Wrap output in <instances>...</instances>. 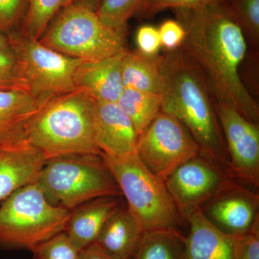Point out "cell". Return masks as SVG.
I'll use <instances>...</instances> for the list:
<instances>
[{
  "mask_svg": "<svg viewBox=\"0 0 259 259\" xmlns=\"http://www.w3.org/2000/svg\"><path fill=\"white\" fill-rule=\"evenodd\" d=\"M79 259H110L95 243L80 250Z\"/></svg>",
  "mask_w": 259,
  "mask_h": 259,
  "instance_id": "cell-33",
  "label": "cell"
},
{
  "mask_svg": "<svg viewBox=\"0 0 259 259\" xmlns=\"http://www.w3.org/2000/svg\"><path fill=\"white\" fill-rule=\"evenodd\" d=\"M72 3L73 0H28L20 32L39 40L58 13Z\"/></svg>",
  "mask_w": 259,
  "mask_h": 259,
  "instance_id": "cell-23",
  "label": "cell"
},
{
  "mask_svg": "<svg viewBox=\"0 0 259 259\" xmlns=\"http://www.w3.org/2000/svg\"><path fill=\"white\" fill-rule=\"evenodd\" d=\"M31 251L33 259H79L80 250L62 232L37 245Z\"/></svg>",
  "mask_w": 259,
  "mask_h": 259,
  "instance_id": "cell-27",
  "label": "cell"
},
{
  "mask_svg": "<svg viewBox=\"0 0 259 259\" xmlns=\"http://www.w3.org/2000/svg\"><path fill=\"white\" fill-rule=\"evenodd\" d=\"M124 88L160 94L163 88L161 55L148 56L139 51L126 50L122 59Z\"/></svg>",
  "mask_w": 259,
  "mask_h": 259,
  "instance_id": "cell-20",
  "label": "cell"
},
{
  "mask_svg": "<svg viewBox=\"0 0 259 259\" xmlns=\"http://www.w3.org/2000/svg\"><path fill=\"white\" fill-rule=\"evenodd\" d=\"M233 238L235 259H259V222L248 233Z\"/></svg>",
  "mask_w": 259,
  "mask_h": 259,
  "instance_id": "cell-30",
  "label": "cell"
},
{
  "mask_svg": "<svg viewBox=\"0 0 259 259\" xmlns=\"http://www.w3.org/2000/svg\"><path fill=\"white\" fill-rule=\"evenodd\" d=\"M27 6L28 0H0V30L13 32L23 22Z\"/></svg>",
  "mask_w": 259,
  "mask_h": 259,
  "instance_id": "cell-29",
  "label": "cell"
},
{
  "mask_svg": "<svg viewBox=\"0 0 259 259\" xmlns=\"http://www.w3.org/2000/svg\"><path fill=\"white\" fill-rule=\"evenodd\" d=\"M132 259H186V237L177 230L144 231Z\"/></svg>",
  "mask_w": 259,
  "mask_h": 259,
  "instance_id": "cell-21",
  "label": "cell"
},
{
  "mask_svg": "<svg viewBox=\"0 0 259 259\" xmlns=\"http://www.w3.org/2000/svg\"><path fill=\"white\" fill-rule=\"evenodd\" d=\"M95 101L76 90L42 104L27 122L25 139L48 159L103 155L95 141Z\"/></svg>",
  "mask_w": 259,
  "mask_h": 259,
  "instance_id": "cell-3",
  "label": "cell"
},
{
  "mask_svg": "<svg viewBox=\"0 0 259 259\" xmlns=\"http://www.w3.org/2000/svg\"><path fill=\"white\" fill-rule=\"evenodd\" d=\"M173 11L186 32L181 50L214 102L233 107L246 120L258 124V103L240 76L246 37L223 0Z\"/></svg>",
  "mask_w": 259,
  "mask_h": 259,
  "instance_id": "cell-1",
  "label": "cell"
},
{
  "mask_svg": "<svg viewBox=\"0 0 259 259\" xmlns=\"http://www.w3.org/2000/svg\"><path fill=\"white\" fill-rule=\"evenodd\" d=\"M10 46L9 36L0 32V48L9 47Z\"/></svg>",
  "mask_w": 259,
  "mask_h": 259,
  "instance_id": "cell-35",
  "label": "cell"
},
{
  "mask_svg": "<svg viewBox=\"0 0 259 259\" xmlns=\"http://www.w3.org/2000/svg\"><path fill=\"white\" fill-rule=\"evenodd\" d=\"M246 38L255 46L259 42V0H223Z\"/></svg>",
  "mask_w": 259,
  "mask_h": 259,
  "instance_id": "cell-24",
  "label": "cell"
},
{
  "mask_svg": "<svg viewBox=\"0 0 259 259\" xmlns=\"http://www.w3.org/2000/svg\"><path fill=\"white\" fill-rule=\"evenodd\" d=\"M127 32V28H110L96 12L72 3L58 13L39 40L69 57L96 61L126 50Z\"/></svg>",
  "mask_w": 259,
  "mask_h": 259,
  "instance_id": "cell-6",
  "label": "cell"
},
{
  "mask_svg": "<svg viewBox=\"0 0 259 259\" xmlns=\"http://www.w3.org/2000/svg\"><path fill=\"white\" fill-rule=\"evenodd\" d=\"M47 158L26 140L0 146V202L36 182Z\"/></svg>",
  "mask_w": 259,
  "mask_h": 259,
  "instance_id": "cell-14",
  "label": "cell"
},
{
  "mask_svg": "<svg viewBox=\"0 0 259 259\" xmlns=\"http://www.w3.org/2000/svg\"><path fill=\"white\" fill-rule=\"evenodd\" d=\"M144 0H102L97 13L102 23L110 28H127Z\"/></svg>",
  "mask_w": 259,
  "mask_h": 259,
  "instance_id": "cell-25",
  "label": "cell"
},
{
  "mask_svg": "<svg viewBox=\"0 0 259 259\" xmlns=\"http://www.w3.org/2000/svg\"><path fill=\"white\" fill-rule=\"evenodd\" d=\"M70 214L50 203L36 182L22 187L0 206V248L31 251L64 232Z\"/></svg>",
  "mask_w": 259,
  "mask_h": 259,
  "instance_id": "cell-5",
  "label": "cell"
},
{
  "mask_svg": "<svg viewBox=\"0 0 259 259\" xmlns=\"http://www.w3.org/2000/svg\"><path fill=\"white\" fill-rule=\"evenodd\" d=\"M187 222L190 230L186 237V259H235L234 238L213 226L200 209Z\"/></svg>",
  "mask_w": 259,
  "mask_h": 259,
  "instance_id": "cell-18",
  "label": "cell"
},
{
  "mask_svg": "<svg viewBox=\"0 0 259 259\" xmlns=\"http://www.w3.org/2000/svg\"><path fill=\"white\" fill-rule=\"evenodd\" d=\"M101 1L102 0H73V3L82 5L85 8L97 13Z\"/></svg>",
  "mask_w": 259,
  "mask_h": 259,
  "instance_id": "cell-34",
  "label": "cell"
},
{
  "mask_svg": "<svg viewBox=\"0 0 259 259\" xmlns=\"http://www.w3.org/2000/svg\"><path fill=\"white\" fill-rule=\"evenodd\" d=\"M258 207V192L228 177L200 210L213 226L234 237L248 233L259 222Z\"/></svg>",
  "mask_w": 259,
  "mask_h": 259,
  "instance_id": "cell-12",
  "label": "cell"
},
{
  "mask_svg": "<svg viewBox=\"0 0 259 259\" xmlns=\"http://www.w3.org/2000/svg\"><path fill=\"white\" fill-rule=\"evenodd\" d=\"M136 42L137 50L148 56L158 55L161 48L159 32L157 28L151 25L140 27L136 32Z\"/></svg>",
  "mask_w": 259,
  "mask_h": 259,
  "instance_id": "cell-32",
  "label": "cell"
},
{
  "mask_svg": "<svg viewBox=\"0 0 259 259\" xmlns=\"http://www.w3.org/2000/svg\"><path fill=\"white\" fill-rule=\"evenodd\" d=\"M162 57L163 88L161 111L176 117L187 127L200 153L226 170L229 156L214 100L181 49Z\"/></svg>",
  "mask_w": 259,
  "mask_h": 259,
  "instance_id": "cell-2",
  "label": "cell"
},
{
  "mask_svg": "<svg viewBox=\"0 0 259 259\" xmlns=\"http://www.w3.org/2000/svg\"><path fill=\"white\" fill-rule=\"evenodd\" d=\"M0 90L28 92L18 56L11 45L0 48Z\"/></svg>",
  "mask_w": 259,
  "mask_h": 259,
  "instance_id": "cell-26",
  "label": "cell"
},
{
  "mask_svg": "<svg viewBox=\"0 0 259 259\" xmlns=\"http://www.w3.org/2000/svg\"><path fill=\"white\" fill-rule=\"evenodd\" d=\"M161 102L160 94L124 88L116 103L129 117L139 136L161 112Z\"/></svg>",
  "mask_w": 259,
  "mask_h": 259,
  "instance_id": "cell-22",
  "label": "cell"
},
{
  "mask_svg": "<svg viewBox=\"0 0 259 259\" xmlns=\"http://www.w3.org/2000/svg\"><path fill=\"white\" fill-rule=\"evenodd\" d=\"M158 30L161 47L165 51H175L182 47L185 40L186 32L183 25L178 20L172 19L165 20Z\"/></svg>",
  "mask_w": 259,
  "mask_h": 259,
  "instance_id": "cell-31",
  "label": "cell"
},
{
  "mask_svg": "<svg viewBox=\"0 0 259 259\" xmlns=\"http://www.w3.org/2000/svg\"><path fill=\"white\" fill-rule=\"evenodd\" d=\"M219 0H144L135 16L139 18H152L164 10L185 9L209 4Z\"/></svg>",
  "mask_w": 259,
  "mask_h": 259,
  "instance_id": "cell-28",
  "label": "cell"
},
{
  "mask_svg": "<svg viewBox=\"0 0 259 259\" xmlns=\"http://www.w3.org/2000/svg\"><path fill=\"white\" fill-rule=\"evenodd\" d=\"M95 136L104 156L122 157L136 153L139 136L116 102L95 101Z\"/></svg>",
  "mask_w": 259,
  "mask_h": 259,
  "instance_id": "cell-13",
  "label": "cell"
},
{
  "mask_svg": "<svg viewBox=\"0 0 259 259\" xmlns=\"http://www.w3.org/2000/svg\"><path fill=\"white\" fill-rule=\"evenodd\" d=\"M102 156L144 231H179L182 218L164 180L146 168L137 152L122 157Z\"/></svg>",
  "mask_w": 259,
  "mask_h": 259,
  "instance_id": "cell-7",
  "label": "cell"
},
{
  "mask_svg": "<svg viewBox=\"0 0 259 259\" xmlns=\"http://www.w3.org/2000/svg\"><path fill=\"white\" fill-rule=\"evenodd\" d=\"M144 232L123 201L102 227L94 243L110 259H132Z\"/></svg>",
  "mask_w": 259,
  "mask_h": 259,
  "instance_id": "cell-16",
  "label": "cell"
},
{
  "mask_svg": "<svg viewBox=\"0 0 259 259\" xmlns=\"http://www.w3.org/2000/svg\"><path fill=\"white\" fill-rule=\"evenodd\" d=\"M122 202V195L107 196L81 204L71 210L65 234L79 250L93 244L102 227Z\"/></svg>",
  "mask_w": 259,
  "mask_h": 259,
  "instance_id": "cell-17",
  "label": "cell"
},
{
  "mask_svg": "<svg viewBox=\"0 0 259 259\" xmlns=\"http://www.w3.org/2000/svg\"><path fill=\"white\" fill-rule=\"evenodd\" d=\"M126 50L102 60L81 61L75 75L76 90L95 101L117 102L124 90L122 64Z\"/></svg>",
  "mask_w": 259,
  "mask_h": 259,
  "instance_id": "cell-15",
  "label": "cell"
},
{
  "mask_svg": "<svg viewBox=\"0 0 259 259\" xmlns=\"http://www.w3.org/2000/svg\"><path fill=\"white\" fill-rule=\"evenodd\" d=\"M136 152L146 168L164 181L179 166L201 153L187 127L161 110L138 138Z\"/></svg>",
  "mask_w": 259,
  "mask_h": 259,
  "instance_id": "cell-9",
  "label": "cell"
},
{
  "mask_svg": "<svg viewBox=\"0 0 259 259\" xmlns=\"http://www.w3.org/2000/svg\"><path fill=\"white\" fill-rule=\"evenodd\" d=\"M29 93L41 102L76 90L75 75L81 60L46 47L20 31L8 34Z\"/></svg>",
  "mask_w": 259,
  "mask_h": 259,
  "instance_id": "cell-8",
  "label": "cell"
},
{
  "mask_svg": "<svg viewBox=\"0 0 259 259\" xmlns=\"http://www.w3.org/2000/svg\"><path fill=\"white\" fill-rule=\"evenodd\" d=\"M228 177L221 165L199 153L179 166L164 182L181 217L187 221L192 212L217 192Z\"/></svg>",
  "mask_w": 259,
  "mask_h": 259,
  "instance_id": "cell-11",
  "label": "cell"
},
{
  "mask_svg": "<svg viewBox=\"0 0 259 259\" xmlns=\"http://www.w3.org/2000/svg\"><path fill=\"white\" fill-rule=\"evenodd\" d=\"M42 103L28 92L0 90V146L25 141L27 122Z\"/></svg>",
  "mask_w": 259,
  "mask_h": 259,
  "instance_id": "cell-19",
  "label": "cell"
},
{
  "mask_svg": "<svg viewBox=\"0 0 259 259\" xmlns=\"http://www.w3.org/2000/svg\"><path fill=\"white\" fill-rule=\"evenodd\" d=\"M36 183L50 203L70 211L93 199L122 195L101 155L48 159Z\"/></svg>",
  "mask_w": 259,
  "mask_h": 259,
  "instance_id": "cell-4",
  "label": "cell"
},
{
  "mask_svg": "<svg viewBox=\"0 0 259 259\" xmlns=\"http://www.w3.org/2000/svg\"><path fill=\"white\" fill-rule=\"evenodd\" d=\"M226 141L229 163L228 176L243 184L259 187V127L233 107L214 102Z\"/></svg>",
  "mask_w": 259,
  "mask_h": 259,
  "instance_id": "cell-10",
  "label": "cell"
}]
</instances>
